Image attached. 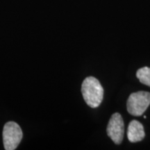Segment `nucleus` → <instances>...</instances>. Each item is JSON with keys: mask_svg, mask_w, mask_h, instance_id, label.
Returning <instances> with one entry per match:
<instances>
[{"mask_svg": "<svg viewBox=\"0 0 150 150\" xmlns=\"http://www.w3.org/2000/svg\"><path fill=\"white\" fill-rule=\"evenodd\" d=\"M81 93L86 103L90 107L97 108L103 100L104 88L98 79L93 76H88L82 83Z\"/></svg>", "mask_w": 150, "mask_h": 150, "instance_id": "1", "label": "nucleus"}, {"mask_svg": "<svg viewBox=\"0 0 150 150\" xmlns=\"http://www.w3.org/2000/svg\"><path fill=\"white\" fill-rule=\"evenodd\" d=\"M150 105V93L139 91L131 94L127 99V110L131 115L140 116L146 111Z\"/></svg>", "mask_w": 150, "mask_h": 150, "instance_id": "2", "label": "nucleus"}, {"mask_svg": "<svg viewBox=\"0 0 150 150\" xmlns=\"http://www.w3.org/2000/svg\"><path fill=\"white\" fill-rule=\"evenodd\" d=\"M22 131L18 124L8 122L4 127L3 142L6 150L16 149L22 139Z\"/></svg>", "mask_w": 150, "mask_h": 150, "instance_id": "3", "label": "nucleus"}, {"mask_svg": "<svg viewBox=\"0 0 150 150\" xmlns=\"http://www.w3.org/2000/svg\"><path fill=\"white\" fill-rule=\"evenodd\" d=\"M108 136L116 145H120L122 141L125 132V125L121 115L115 112L111 116L106 129Z\"/></svg>", "mask_w": 150, "mask_h": 150, "instance_id": "4", "label": "nucleus"}, {"mask_svg": "<svg viewBox=\"0 0 150 150\" xmlns=\"http://www.w3.org/2000/svg\"><path fill=\"white\" fill-rule=\"evenodd\" d=\"M145 136L143 125L140 122L132 120L129 123L127 130V137L131 142H140Z\"/></svg>", "mask_w": 150, "mask_h": 150, "instance_id": "5", "label": "nucleus"}, {"mask_svg": "<svg viewBox=\"0 0 150 150\" xmlns=\"http://www.w3.org/2000/svg\"><path fill=\"white\" fill-rule=\"evenodd\" d=\"M136 76L140 83L150 87V67H143L138 70Z\"/></svg>", "mask_w": 150, "mask_h": 150, "instance_id": "6", "label": "nucleus"}]
</instances>
